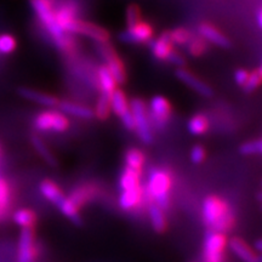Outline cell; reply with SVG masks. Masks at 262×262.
I'll use <instances>...</instances> for the list:
<instances>
[{"label":"cell","instance_id":"6da1fadb","mask_svg":"<svg viewBox=\"0 0 262 262\" xmlns=\"http://www.w3.org/2000/svg\"><path fill=\"white\" fill-rule=\"evenodd\" d=\"M202 217L204 225L211 231L227 233L233 228L235 217L232 206L217 195H208L203 201Z\"/></svg>","mask_w":262,"mask_h":262},{"label":"cell","instance_id":"7a4b0ae2","mask_svg":"<svg viewBox=\"0 0 262 262\" xmlns=\"http://www.w3.org/2000/svg\"><path fill=\"white\" fill-rule=\"evenodd\" d=\"M32 9L40 22L51 35L55 45L62 51H71L74 48V42L68 37L55 18V0H29Z\"/></svg>","mask_w":262,"mask_h":262},{"label":"cell","instance_id":"3957f363","mask_svg":"<svg viewBox=\"0 0 262 262\" xmlns=\"http://www.w3.org/2000/svg\"><path fill=\"white\" fill-rule=\"evenodd\" d=\"M172 187V176L168 170L162 168H153L147 176L145 195L149 203H155L160 208L168 209L170 204V191Z\"/></svg>","mask_w":262,"mask_h":262},{"label":"cell","instance_id":"277c9868","mask_svg":"<svg viewBox=\"0 0 262 262\" xmlns=\"http://www.w3.org/2000/svg\"><path fill=\"white\" fill-rule=\"evenodd\" d=\"M227 247L226 233L209 229L203 242V262H225Z\"/></svg>","mask_w":262,"mask_h":262},{"label":"cell","instance_id":"5b68a950","mask_svg":"<svg viewBox=\"0 0 262 262\" xmlns=\"http://www.w3.org/2000/svg\"><path fill=\"white\" fill-rule=\"evenodd\" d=\"M130 111L135 119V131L139 135V139L146 145H150L153 142V130L150 125L148 112L145 101L141 98H134L130 101Z\"/></svg>","mask_w":262,"mask_h":262},{"label":"cell","instance_id":"8992f818","mask_svg":"<svg viewBox=\"0 0 262 262\" xmlns=\"http://www.w3.org/2000/svg\"><path fill=\"white\" fill-rule=\"evenodd\" d=\"M33 125L42 133H64L70 127V120L61 111H44L35 116Z\"/></svg>","mask_w":262,"mask_h":262},{"label":"cell","instance_id":"52a82bcc","mask_svg":"<svg viewBox=\"0 0 262 262\" xmlns=\"http://www.w3.org/2000/svg\"><path fill=\"white\" fill-rule=\"evenodd\" d=\"M147 112H148L150 125L162 130L166 126L171 117V104L165 97L155 96L150 100Z\"/></svg>","mask_w":262,"mask_h":262},{"label":"cell","instance_id":"ba28073f","mask_svg":"<svg viewBox=\"0 0 262 262\" xmlns=\"http://www.w3.org/2000/svg\"><path fill=\"white\" fill-rule=\"evenodd\" d=\"M98 50H100L102 57L106 60V66L110 70L111 74L113 75L117 85H123L126 81L125 68H124L122 60L118 56L117 52L114 51L112 45H110L108 42H98Z\"/></svg>","mask_w":262,"mask_h":262},{"label":"cell","instance_id":"9c48e42d","mask_svg":"<svg viewBox=\"0 0 262 262\" xmlns=\"http://www.w3.org/2000/svg\"><path fill=\"white\" fill-rule=\"evenodd\" d=\"M38 257V247L35 243L34 228H22L18 238L17 261L35 262Z\"/></svg>","mask_w":262,"mask_h":262},{"label":"cell","instance_id":"30bf717a","mask_svg":"<svg viewBox=\"0 0 262 262\" xmlns=\"http://www.w3.org/2000/svg\"><path fill=\"white\" fill-rule=\"evenodd\" d=\"M68 33L72 34H81L89 37L97 42H108L110 40V33L101 26H97L91 22H85L81 19H74L68 28Z\"/></svg>","mask_w":262,"mask_h":262},{"label":"cell","instance_id":"8fae6325","mask_svg":"<svg viewBox=\"0 0 262 262\" xmlns=\"http://www.w3.org/2000/svg\"><path fill=\"white\" fill-rule=\"evenodd\" d=\"M152 26L146 24V22H140L139 25L127 28L126 31H124L119 34L120 41L127 42V44H142V42H146L149 39H152Z\"/></svg>","mask_w":262,"mask_h":262},{"label":"cell","instance_id":"7c38bea8","mask_svg":"<svg viewBox=\"0 0 262 262\" xmlns=\"http://www.w3.org/2000/svg\"><path fill=\"white\" fill-rule=\"evenodd\" d=\"M176 77L179 78L182 83H185L186 85H188L191 89H193L195 93H198L199 95L204 97H211L212 96V89L209 86L205 81H203L199 79L196 75H194L192 72H189L186 68H178L176 71Z\"/></svg>","mask_w":262,"mask_h":262},{"label":"cell","instance_id":"4fadbf2b","mask_svg":"<svg viewBox=\"0 0 262 262\" xmlns=\"http://www.w3.org/2000/svg\"><path fill=\"white\" fill-rule=\"evenodd\" d=\"M228 248L243 262H258V254L243 238L233 237L228 241Z\"/></svg>","mask_w":262,"mask_h":262},{"label":"cell","instance_id":"5bb4252c","mask_svg":"<svg viewBox=\"0 0 262 262\" xmlns=\"http://www.w3.org/2000/svg\"><path fill=\"white\" fill-rule=\"evenodd\" d=\"M98 188L97 186L93 183H84V185L77 186V187L72 189V192L68 195L72 203L77 206V208H83L85 204L90 203L95 196L97 195Z\"/></svg>","mask_w":262,"mask_h":262},{"label":"cell","instance_id":"9a60e30c","mask_svg":"<svg viewBox=\"0 0 262 262\" xmlns=\"http://www.w3.org/2000/svg\"><path fill=\"white\" fill-rule=\"evenodd\" d=\"M143 198H145V189L141 186V187L137 188L122 191L119 199H118V203H119V206L122 210L133 211L135 210L137 206H140Z\"/></svg>","mask_w":262,"mask_h":262},{"label":"cell","instance_id":"2e32d148","mask_svg":"<svg viewBox=\"0 0 262 262\" xmlns=\"http://www.w3.org/2000/svg\"><path fill=\"white\" fill-rule=\"evenodd\" d=\"M18 94L26 100H29L32 102L41 104V106L45 107H57L58 102H60V100L54 95L41 93V91L31 89V88H19Z\"/></svg>","mask_w":262,"mask_h":262},{"label":"cell","instance_id":"e0dca14e","mask_svg":"<svg viewBox=\"0 0 262 262\" xmlns=\"http://www.w3.org/2000/svg\"><path fill=\"white\" fill-rule=\"evenodd\" d=\"M198 32L204 40L210 41L217 47L228 48L231 45L229 39L210 24H201L198 27Z\"/></svg>","mask_w":262,"mask_h":262},{"label":"cell","instance_id":"ac0fdd59","mask_svg":"<svg viewBox=\"0 0 262 262\" xmlns=\"http://www.w3.org/2000/svg\"><path fill=\"white\" fill-rule=\"evenodd\" d=\"M55 18H56L57 25L66 33H68V28H70L72 22L74 19H77V10H75V6L73 4H68V3H63V4L58 6L55 5Z\"/></svg>","mask_w":262,"mask_h":262},{"label":"cell","instance_id":"d6986e66","mask_svg":"<svg viewBox=\"0 0 262 262\" xmlns=\"http://www.w3.org/2000/svg\"><path fill=\"white\" fill-rule=\"evenodd\" d=\"M39 191L40 194L44 196L47 201L52 203L54 205L58 206L62 203V201L66 198L64 193L60 188V186L56 182L52 181V180H42L39 185Z\"/></svg>","mask_w":262,"mask_h":262},{"label":"cell","instance_id":"ffe728a7","mask_svg":"<svg viewBox=\"0 0 262 262\" xmlns=\"http://www.w3.org/2000/svg\"><path fill=\"white\" fill-rule=\"evenodd\" d=\"M57 107L62 113L66 114V116L83 118V119H91V118L95 117L94 111L91 110V108L84 106V104L72 102V101H60Z\"/></svg>","mask_w":262,"mask_h":262},{"label":"cell","instance_id":"44dd1931","mask_svg":"<svg viewBox=\"0 0 262 262\" xmlns=\"http://www.w3.org/2000/svg\"><path fill=\"white\" fill-rule=\"evenodd\" d=\"M150 51H152L153 56L159 61H166V58L172 51V42L170 39L169 32L163 33L159 38L153 40L150 44Z\"/></svg>","mask_w":262,"mask_h":262},{"label":"cell","instance_id":"7402d4cb","mask_svg":"<svg viewBox=\"0 0 262 262\" xmlns=\"http://www.w3.org/2000/svg\"><path fill=\"white\" fill-rule=\"evenodd\" d=\"M165 210L160 208L155 203H149L148 205V217L150 226L157 233H164L168 228V220H166Z\"/></svg>","mask_w":262,"mask_h":262},{"label":"cell","instance_id":"603a6c76","mask_svg":"<svg viewBox=\"0 0 262 262\" xmlns=\"http://www.w3.org/2000/svg\"><path fill=\"white\" fill-rule=\"evenodd\" d=\"M97 84L100 88V94L112 96L113 91L117 89V83L113 75L111 74L110 70L106 64H102L97 70Z\"/></svg>","mask_w":262,"mask_h":262},{"label":"cell","instance_id":"cb8c5ba5","mask_svg":"<svg viewBox=\"0 0 262 262\" xmlns=\"http://www.w3.org/2000/svg\"><path fill=\"white\" fill-rule=\"evenodd\" d=\"M12 220L21 228H34L38 222V215L32 209L22 208L14 212Z\"/></svg>","mask_w":262,"mask_h":262},{"label":"cell","instance_id":"d4e9b609","mask_svg":"<svg viewBox=\"0 0 262 262\" xmlns=\"http://www.w3.org/2000/svg\"><path fill=\"white\" fill-rule=\"evenodd\" d=\"M11 187L5 179L0 178V222L8 217L11 208Z\"/></svg>","mask_w":262,"mask_h":262},{"label":"cell","instance_id":"484cf974","mask_svg":"<svg viewBox=\"0 0 262 262\" xmlns=\"http://www.w3.org/2000/svg\"><path fill=\"white\" fill-rule=\"evenodd\" d=\"M141 173L142 172L136 171V170L125 166L119 178L120 189L122 191H126V189L141 187Z\"/></svg>","mask_w":262,"mask_h":262},{"label":"cell","instance_id":"4316f807","mask_svg":"<svg viewBox=\"0 0 262 262\" xmlns=\"http://www.w3.org/2000/svg\"><path fill=\"white\" fill-rule=\"evenodd\" d=\"M130 111V103L127 101L125 94L123 90L116 89L111 96V112H113L116 116L122 117L126 112Z\"/></svg>","mask_w":262,"mask_h":262},{"label":"cell","instance_id":"83f0119b","mask_svg":"<svg viewBox=\"0 0 262 262\" xmlns=\"http://www.w3.org/2000/svg\"><path fill=\"white\" fill-rule=\"evenodd\" d=\"M31 142H32V146L34 147V149L37 150V153L41 157L42 160H44L45 163H48L49 165H51V166H56V164H57L56 157L54 156V153L51 152L50 148H49V147L47 146V143L42 141L40 136L33 135L31 137Z\"/></svg>","mask_w":262,"mask_h":262},{"label":"cell","instance_id":"f1b7e54d","mask_svg":"<svg viewBox=\"0 0 262 262\" xmlns=\"http://www.w3.org/2000/svg\"><path fill=\"white\" fill-rule=\"evenodd\" d=\"M124 160H125V166H127V168L142 172L143 164L146 162V157L145 153L139 148H130L126 150Z\"/></svg>","mask_w":262,"mask_h":262},{"label":"cell","instance_id":"f546056e","mask_svg":"<svg viewBox=\"0 0 262 262\" xmlns=\"http://www.w3.org/2000/svg\"><path fill=\"white\" fill-rule=\"evenodd\" d=\"M187 129L192 135H203V134H205L209 130V119L206 118L205 114L196 113L188 120Z\"/></svg>","mask_w":262,"mask_h":262},{"label":"cell","instance_id":"4dcf8cb0","mask_svg":"<svg viewBox=\"0 0 262 262\" xmlns=\"http://www.w3.org/2000/svg\"><path fill=\"white\" fill-rule=\"evenodd\" d=\"M58 209H60L61 214H63L66 217L70 219V220L73 222V224L75 225H81V222H83V220H81V216H80V212L79 208H77L73 203H72V201L68 196H66V198L62 201V203L60 205L57 206Z\"/></svg>","mask_w":262,"mask_h":262},{"label":"cell","instance_id":"1f68e13d","mask_svg":"<svg viewBox=\"0 0 262 262\" xmlns=\"http://www.w3.org/2000/svg\"><path fill=\"white\" fill-rule=\"evenodd\" d=\"M111 113V96L108 95L100 94V97L97 98L96 108H95L94 114L97 119L106 120L110 117Z\"/></svg>","mask_w":262,"mask_h":262},{"label":"cell","instance_id":"d6a6232c","mask_svg":"<svg viewBox=\"0 0 262 262\" xmlns=\"http://www.w3.org/2000/svg\"><path fill=\"white\" fill-rule=\"evenodd\" d=\"M170 34V39H171L172 44L176 45H186L187 42L191 40V38L193 37L192 33L186 28H175L173 31L169 32Z\"/></svg>","mask_w":262,"mask_h":262},{"label":"cell","instance_id":"836d02e7","mask_svg":"<svg viewBox=\"0 0 262 262\" xmlns=\"http://www.w3.org/2000/svg\"><path fill=\"white\" fill-rule=\"evenodd\" d=\"M17 48L16 38L11 34H0V55H9Z\"/></svg>","mask_w":262,"mask_h":262},{"label":"cell","instance_id":"e575fe53","mask_svg":"<svg viewBox=\"0 0 262 262\" xmlns=\"http://www.w3.org/2000/svg\"><path fill=\"white\" fill-rule=\"evenodd\" d=\"M186 45H187L188 54L192 55V56H201V55L204 54L206 49L205 40L202 37H192L191 40Z\"/></svg>","mask_w":262,"mask_h":262},{"label":"cell","instance_id":"d590c367","mask_svg":"<svg viewBox=\"0 0 262 262\" xmlns=\"http://www.w3.org/2000/svg\"><path fill=\"white\" fill-rule=\"evenodd\" d=\"M242 155L244 156H253V155H262V139L248 141L241 146Z\"/></svg>","mask_w":262,"mask_h":262},{"label":"cell","instance_id":"8d00e7d4","mask_svg":"<svg viewBox=\"0 0 262 262\" xmlns=\"http://www.w3.org/2000/svg\"><path fill=\"white\" fill-rule=\"evenodd\" d=\"M126 26L127 28L134 27V26L139 25L141 22V10L136 4H131L126 8L125 12Z\"/></svg>","mask_w":262,"mask_h":262},{"label":"cell","instance_id":"74e56055","mask_svg":"<svg viewBox=\"0 0 262 262\" xmlns=\"http://www.w3.org/2000/svg\"><path fill=\"white\" fill-rule=\"evenodd\" d=\"M262 83V77L258 73L257 71L253 72V73H249V78L247 80V83L243 86V89L245 93H253L260 86V84Z\"/></svg>","mask_w":262,"mask_h":262},{"label":"cell","instance_id":"f35d334b","mask_svg":"<svg viewBox=\"0 0 262 262\" xmlns=\"http://www.w3.org/2000/svg\"><path fill=\"white\" fill-rule=\"evenodd\" d=\"M206 158V152L204 147L201 145H196L192 148L191 150V160L194 164H201L205 160Z\"/></svg>","mask_w":262,"mask_h":262},{"label":"cell","instance_id":"ab89813d","mask_svg":"<svg viewBox=\"0 0 262 262\" xmlns=\"http://www.w3.org/2000/svg\"><path fill=\"white\" fill-rule=\"evenodd\" d=\"M120 120H122L123 125L126 127L127 130L130 131H135V119H134V116L133 113H131V111H129V112H126L124 116L120 117Z\"/></svg>","mask_w":262,"mask_h":262},{"label":"cell","instance_id":"60d3db41","mask_svg":"<svg viewBox=\"0 0 262 262\" xmlns=\"http://www.w3.org/2000/svg\"><path fill=\"white\" fill-rule=\"evenodd\" d=\"M166 61H169L170 63H172V64H175L176 67H179V68H182L183 66H185V58H183L181 55L179 54V52H176V51H171L170 52V55L168 56V58H166Z\"/></svg>","mask_w":262,"mask_h":262},{"label":"cell","instance_id":"b9f144b4","mask_svg":"<svg viewBox=\"0 0 262 262\" xmlns=\"http://www.w3.org/2000/svg\"><path fill=\"white\" fill-rule=\"evenodd\" d=\"M249 78V72L245 70H238L234 73V80L239 86H244Z\"/></svg>","mask_w":262,"mask_h":262},{"label":"cell","instance_id":"7bdbcfd3","mask_svg":"<svg viewBox=\"0 0 262 262\" xmlns=\"http://www.w3.org/2000/svg\"><path fill=\"white\" fill-rule=\"evenodd\" d=\"M255 250L262 254V239H258L256 243H255Z\"/></svg>","mask_w":262,"mask_h":262},{"label":"cell","instance_id":"ee69618b","mask_svg":"<svg viewBox=\"0 0 262 262\" xmlns=\"http://www.w3.org/2000/svg\"><path fill=\"white\" fill-rule=\"evenodd\" d=\"M256 19H257V25H258V27L262 28V8H261L260 10H258Z\"/></svg>","mask_w":262,"mask_h":262},{"label":"cell","instance_id":"f6af8a7d","mask_svg":"<svg viewBox=\"0 0 262 262\" xmlns=\"http://www.w3.org/2000/svg\"><path fill=\"white\" fill-rule=\"evenodd\" d=\"M257 72H258V73H260V75H261V77H262V63H261V66H260V67H258V70H257Z\"/></svg>","mask_w":262,"mask_h":262},{"label":"cell","instance_id":"bcb514c9","mask_svg":"<svg viewBox=\"0 0 262 262\" xmlns=\"http://www.w3.org/2000/svg\"><path fill=\"white\" fill-rule=\"evenodd\" d=\"M2 147H0V166H2Z\"/></svg>","mask_w":262,"mask_h":262},{"label":"cell","instance_id":"7dc6e473","mask_svg":"<svg viewBox=\"0 0 262 262\" xmlns=\"http://www.w3.org/2000/svg\"><path fill=\"white\" fill-rule=\"evenodd\" d=\"M258 262H262V254L258 255Z\"/></svg>","mask_w":262,"mask_h":262},{"label":"cell","instance_id":"c3c4849f","mask_svg":"<svg viewBox=\"0 0 262 262\" xmlns=\"http://www.w3.org/2000/svg\"><path fill=\"white\" fill-rule=\"evenodd\" d=\"M258 199H260L261 203H262V192L260 193V194H258Z\"/></svg>","mask_w":262,"mask_h":262}]
</instances>
